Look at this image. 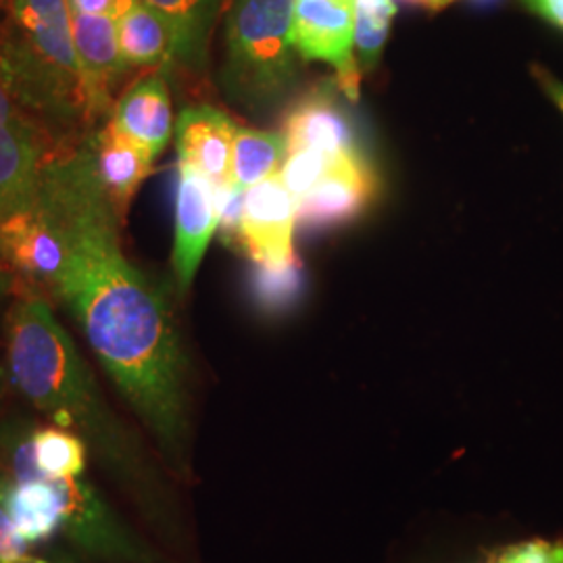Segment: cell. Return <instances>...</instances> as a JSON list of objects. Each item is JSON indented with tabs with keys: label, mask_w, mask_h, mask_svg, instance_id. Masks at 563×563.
Instances as JSON below:
<instances>
[{
	"label": "cell",
	"mask_w": 563,
	"mask_h": 563,
	"mask_svg": "<svg viewBox=\"0 0 563 563\" xmlns=\"http://www.w3.org/2000/svg\"><path fill=\"white\" fill-rule=\"evenodd\" d=\"M488 563H563V543L534 539L511 544L499 551Z\"/></svg>",
	"instance_id": "cell-23"
},
{
	"label": "cell",
	"mask_w": 563,
	"mask_h": 563,
	"mask_svg": "<svg viewBox=\"0 0 563 563\" xmlns=\"http://www.w3.org/2000/svg\"><path fill=\"white\" fill-rule=\"evenodd\" d=\"M65 253V241L41 195L32 209L0 223V263L18 280L51 288L63 269Z\"/></svg>",
	"instance_id": "cell-11"
},
{
	"label": "cell",
	"mask_w": 563,
	"mask_h": 563,
	"mask_svg": "<svg viewBox=\"0 0 563 563\" xmlns=\"http://www.w3.org/2000/svg\"><path fill=\"white\" fill-rule=\"evenodd\" d=\"M288 157V144L284 134L239 128L232 146L230 186L246 192L255 184L280 174Z\"/></svg>",
	"instance_id": "cell-20"
},
{
	"label": "cell",
	"mask_w": 563,
	"mask_h": 563,
	"mask_svg": "<svg viewBox=\"0 0 563 563\" xmlns=\"http://www.w3.org/2000/svg\"><path fill=\"white\" fill-rule=\"evenodd\" d=\"M544 86H547V92L551 95V99L558 102V107L562 109L563 113V84L555 80H544Z\"/></svg>",
	"instance_id": "cell-29"
},
{
	"label": "cell",
	"mask_w": 563,
	"mask_h": 563,
	"mask_svg": "<svg viewBox=\"0 0 563 563\" xmlns=\"http://www.w3.org/2000/svg\"><path fill=\"white\" fill-rule=\"evenodd\" d=\"M0 9L2 84L59 141L80 142L90 128L67 0H0Z\"/></svg>",
	"instance_id": "cell-3"
},
{
	"label": "cell",
	"mask_w": 563,
	"mask_h": 563,
	"mask_svg": "<svg viewBox=\"0 0 563 563\" xmlns=\"http://www.w3.org/2000/svg\"><path fill=\"white\" fill-rule=\"evenodd\" d=\"M0 504L32 549L46 547L63 534V507L55 481L44 476L13 481L0 472Z\"/></svg>",
	"instance_id": "cell-17"
},
{
	"label": "cell",
	"mask_w": 563,
	"mask_h": 563,
	"mask_svg": "<svg viewBox=\"0 0 563 563\" xmlns=\"http://www.w3.org/2000/svg\"><path fill=\"white\" fill-rule=\"evenodd\" d=\"M67 146L0 81V223L36 205L48 163Z\"/></svg>",
	"instance_id": "cell-5"
},
{
	"label": "cell",
	"mask_w": 563,
	"mask_h": 563,
	"mask_svg": "<svg viewBox=\"0 0 563 563\" xmlns=\"http://www.w3.org/2000/svg\"><path fill=\"white\" fill-rule=\"evenodd\" d=\"M355 55L362 69H372L383 55L390 25L397 15L395 0H353Z\"/></svg>",
	"instance_id": "cell-22"
},
{
	"label": "cell",
	"mask_w": 563,
	"mask_h": 563,
	"mask_svg": "<svg viewBox=\"0 0 563 563\" xmlns=\"http://www.w3.org/2000/svg\"><path fill=\"white\" fill-rule=\"evenodd\" d=\"M174 34V60L199 71L207 65L209 41L223 0H144Z\"/></svg>",
	"instance_id": "cell-18"
},
{
	"label": "cell",
	"mask_w": 563,
	"mask_h": 563,
	"mask_svg": "<svg viewBox=\"0 0 563 563\" xmlns=\"http://www.w3.org/2000/svg\"><path fill=\"white\" fill-rule=\"evenodd\" d=\"M376 195V174L360 151L346 153L330 163L320 181L305 195L299 223L309 228L341 225L357 218Z\"/></svg>",
	"instance_id": "cell-12"
},
{
	"label": "cell",
	"mask_w": 563,
	"mask_h": 563,
	"mask_svg": "<svg viewBox=\"0 0 563 563\" xmlns=\"http://www.w3.org/2000/svg\"><path fill=\"white\" fill-rule=\"evenodd\" d=\"M295 0H234L225 18L223 86L260 109L278 101L297 78Z\"/></svg>",
	"instance_id": "cell-4"
},
{
	"label": "cell",
	"mask_w": 563,
	"mask_h": 563,
	"mask_svg": "<svg viewBox=\"0 0 563 563\" xmlns=\"http://www.w3.org/2000/svg\"><path fill=\"white\" fill-rule=\"evenodd\" d=\"M7 378L42 416L76 432L157 539L180 549L186 539L180 505L163 463L121 420L101 384L38 290H21L4 318Z\"/></svg>",
	"instance_id": "cell-2"
},
{
	"label": "cell",
	"mask_w": 563,
	"mask_h": 563,
	"mask_svg": "<svg viewBox=\"0 0 563 563\" xmlns=\"http://www.w3.org/2000/svg\"><path fill=\"white\" fill-rule=\"evenodd\" d=\"M239 125L220 109L199 104L181 109L176 120V146L184 165L195 167L218 188L230 186L232 146Z\"/></svg>",
	"instance_id": "cell-14"
},
{
	"label": "cell",
	"mask_w": 563,
	"mask_h": 563,
	"mask_svg": "<svg viewBox=\"0 0 563 563\" xmlns=\"http://www.w3.org/2000/svg\"><path fill=\"white\" fill-rule=\"evenodd\" d=\"M120 48L130 69L162 67L174 60V34L162 15L136 0L118 20Z\"/></svg>",
	"instance_id": "cell-19"
},
{
	"label": "cell",
	"mask_w": 563,
	"mask_h": 563,
	"mask_svg": "<svg viewBox=\"0 0 563 563\" xmlns=\"http://www.w3.org/2000/svg\"><path fill=\"white\" fill-rule=\"evenodd\" d=\"M526 2L543 20L563 30V0H526Z\"/></svg>",
	"instance_id": "cell-26"
},
{
	"label": "cell",
	"mask_w": 563,
	"mask_h": 563,
	"mask_svg": "<svg viewBox=\"0 0 563 563\" xmlns=\"http://www.w3.org/2000/svg\"><path fill=\"white\" fill-rule=\"evenodd\" d=\"M416 4H423L428 9H443L444 4H449L451 0H411Z\"/></svg>",
	"instance_id": "cell-30"
},
{
	"label": "cell",
	"mask_w": 563,
	"mask_h": 563,
	"mask_svg": "<svg viewBox=\"0 0 563 563\" xmlns=\"http://www.w3.org/2000/svg\"><path fill=\"white\" fill-rule=\"evenodd\" d=\"M30 544L23 539L18 526L11 520L4 505L0 504V563L15 562L30 553Z\"/></svg>",
	"instance_id": "cell-24"
},
{
	"label": "cell",
	"mask_w": 563,
	"mask_h": 563,
	"mask_svg": "<svg viewBox=\"0 0 563 563\" xmlns=\"http://www.w3.org/2000/svg\"><path fill=\"white\" fill-rule=\"evenodd\" d=\"M292 36L302 59L332 65L339 90L349 101L360 99L362 67L355 55L353 0H295Z\"/></svg>",
	"instance_id": "cell-7"
},
{
	"label": "cell",
	"mask_w": 563,
	"mask_h": 563,
	"mask_svg": "<svg viewBox=\"0 0 563 563\" xmlns=\"http://www.w3.org/2000/svg\"><path fill=\"white\" fill-rule=\"evenodd\" d=\"M220 188L195 167L180 163L176 188V236L172 267L180 295L188 292L205 251L220 228Z\"/></svg>",
	"instance_id": "cell-9"
},
{
	"label": "cell",
	"mask_w": 563,
	"mask_h": 563,
	"mask_svg": "<svg viewBox=\"0 0 563 563\" xmlns=\"http://www.w3.org/2000/svg\"><path fill=\"white\" fill-rule=\"evenodd\" d=\"M71 23L86 95V118L92 132L111 118L115 107L113 90L130 67L121 55L118 20L74 13Z\"/></svg>",
	"instance_id": "cell-10"
},
{
	"label": "cell",
	"mask_w": 563,
	"mask_h": 563,
	"mask_svg": "<svg viewBox=\"0 0 563 563\" xmlns=\"http://www.w3.org/2000/svg\"><path fill=\"white\" fill-rule=\"evenodd\" d=\"M41 201L65 241L53 295L155 443L159 462L190 478L188 357L162 288L125 257L123 218L107 199L84 141L48 163Z\"/></svg>",
	"instance_id": "cell-1"
},
{
	"label": "cell",
	"mask_w": 563,
	"mask_h": 563,
	"mask_svg": "<svg viewBox=\"0 0 563 563\" xmlns=\"http://www.w3.org/2000/svg\"><path fill=\"white\" fill-rule=\"evenodd\" d=\"M15 288H18V278L0 263V307L15 292Z\"/></svg>",
	"instance_id": "cell-28"
},
{
	"label": "cell",
	"mask_w": 563,
	"mask_h": 563,
	"mask_svg": "<svg viewBox=\"0 0 563 563\" xmlns=\"http://www.w3.org/2000/svg\"><path fill=\"white\" fill-rule=\"evenodd\" d=\"M136 0H67L69 9L81 15H101L120 20L121 15L134 4Z\"/></svg>",
	"instance_id": "cell-25"
},
{
	"label": "cell",
	"mask_w": 563,
	"mask_h": 563,
	"mask_svg": "<svg viewBox=\"0 0 563 563\" xmlns=\"http://www.w3.org/2000/svg\"><path fill=\"white\" fill-rule=\"evenodd\" d=\"M336 81L320 84L292 107L284 123V139L290 151H318L339 157L360 151L351 121L336 101Z\"/></svg>",
	"instance_id": "cell-15"
},
{
	"label": "cell",
	"mask_w": 563,
	"mask_h": 563,
	"mask_svg": "<svg viewBox=\"0 0 563 563\" xmlns=\"http://www.w3.org/2000/svg\"><path fill=\"white\" fill-rule=\"evenodd\" d=\"M109 120L123 134L141 142L155 157H159L176 130L169 88L162 74H153L136 81L115 102Z\"/></svg>",
	"instance_id": "cell-16"
},
{
	"label": "cell",
	"mask_w": 563,
	"mask_h": 563,
	"mask_svg": "<svg viewBox=\"0 0 563 563\" xmlns=\"http://www.w3.org/2000/svg\"><path fill=\"white\" fill-rule=\"evenodd\" d=\"M9 563H84V560H80L76 553H69V551H60V549H55L51 558L27 553V555H23V558H20V560H15V562Z\"/></svg>",
	"instance_id": "cell-27"
},
{
	"label": "cell",
	"mask_w": 563,
	"mask_h": 563,
	"mask_svg": "<svg viewBox=\"0 0 563 563\" xmlns=\"http://www.w3.org/2000/svg\"><path fill=\"white\" fill-rule=\"evenodd\" d=\"M63 507V537L99 563H174L155 549L84 478L55 481Z\"/></svg>",
	"instance_id": "cell-6"
},
{
	"label": "cell",
	"mask_w": 563,
	"mask_h": 563,
	"mask_svg": "<svg viewBox=\"0 0 563 563\" xmlns=\"http://www.w3.org/2000/svg\"><path fill=\"white\" fill-rule=\"evenodd\" d=\"M81 141L102 192L121 218H125L130 202L136 197L142 181L148 178L157 157L141 142L123 134L111 120L88 132Z\"/></svg>",
	"instance_id": "cell-13"
},
{
	"label": "cell",
	"mask_w": 563,
	"mask_h": 563,
	"mask_svg": "<svg viewBox=\"0 0 563 563\" xmlns=\"http://www.w3.org/2000/svg\"><path fill=\"white\" fill-rule=\"evenodd\" d=\"M84 563H88V562H86V560H84Z\"/></svg>",
	"instance_id": "cell-31"
},
{
	"label": "cell",
	"mask_w": 563,
	"mask_h": 563,
	"mask_svg": "<svg viewBox=\"0 0 563 563\" xmlns=\"http://www.w3.org/2000/svg\"><path fill=\"white\" fill-rule=\"evenodd\" d=\"M299 207L280 174L249 188L242 197L236 241L263 269L295 267V225Z\"/></svg>",
	"instance_id": "cell-8"
},
{
	"label": "cell",
	"mask_w": 563,
	"mask_h": 563,
	"mask_svg": "<svg viewBox=\"0 0 563 563\" xmlns=\"http://www.w3.org/2000/svg\"><path fill=\"white\" fill-rule=\"evenodd\" d=\"M34 463L48 481L84 478L90 453L80 437L60 426H36L32 434Z\"/></svg>",
	"instance_id": "cell-21"
}]
</instances>
